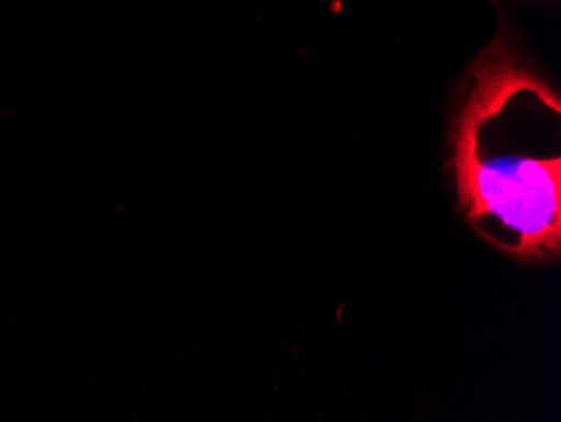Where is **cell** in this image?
Instances as JSON below:
<instances>
[{"instance_id": "1", "label": "cell", "mask_w": 561, "mask_h": 422, "mask_svg": "<svg viewBox=\"0 0 561 422\" xmlns=\"http://www.w3.org/2000/svg\"><path fill=\"white\" fill-rule=\"evenodd\" d=\"M488 116L466 100L454 122L453 167L459 207L469 225L482 217L500 220L518 235L510 256L541 261L560 256L561 159L560 157L496 156L482 159L474 141Z\"/></svg>"}]
</instances>
